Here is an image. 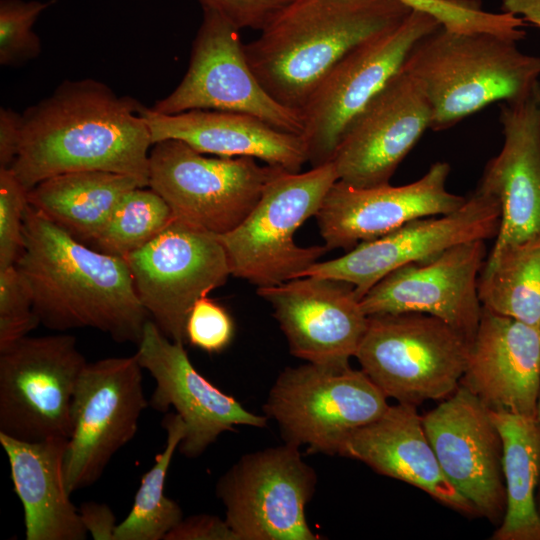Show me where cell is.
I'll return each instance as SVG.
<instances>
[{
	"label": "cell",
	"instance_id": "cell-38",
	"mask_svg": "<svg viewBox=\"0 0 540 540\" xmlns=\"http://www.w3.org/2000/svg\"><path fill=\"white\" fill-rule=\"evenodd\" d=\"M164 540H240L226 520L215 515L198 514L183 518Z\"/></svg>",
	"mask_w": 540,
	"mask_h": 540
},
{
	"label": "cell",
	"instance_id": "cell-39",
	"mask_svg": "<svg viewBox=\"0 0 540 540\" xmlns=\"http://www.w3.org/2000/svg\"><path fill=\"white\" fill-rule=\"evenodd\" d=\"M81 522L94 540H114L116 516L109 505L87 501L79 506Z\"/></svg>",
	"mask_w": 540,
	"mask_h": 540
},
{
	"label": "cell",
	"instance_id": "cell-12",
	"mask_svg": "<svg viewBox=\"0 0 540 540\" xmlns=\"http://www.w3.org/2000/svg\"><path fill=\"white\" fill-rule=\"evenodd\" d=\"M316 483L298 448L285 444L242 456L219 478L216 495L240 540H316L305 516Z\"/></svg>",
	"mask_w": 540,
	"mask_h": 540
},
{
	"label": "cell",
	"instance_id": "cell-42",
	"mask_svg": "<svg viewBox=\"0 0 540 540\" xmlns=\"http://www.w3.org/2000/svg\"><path fill=\"white\" fill-rule=\"evenodd\" d=\"M537 418L540 420V394H539V399H538ZM536 502H537V508L540 514V485H539L537 495H536Z\"/></svg>",
	"mask_w": 540,
	"mask_h": 540
},
{
	"label": "cell",
	"instance_id": "cell-29",
	"mask_svg": "<svg viewBox=\"0 0 540 540\" xmlns=\"http://www.w3.org/2000/svg\"><path fill=\"white\" fill-rule=\"evenodd\" d=\"M478 294L482 307L540 328V240L490 253Z\"/></svg>",
	"mask_w": 540,
	"mask_h": 540
},
{
	"label": "cell",
	"instance_id": "cell-22",
	"mask_svg": "<svg viewBox=\"0 0 540 540\" xmlns=\"http://www.w3.org/2000/svg\"><path fill=\"white\" fill-rule=\"evenodd\" d=\"M504 141L482 173L478 190L500 205V227L490 253L540 240V81L501 102Z\"/></svg>",
	"mask_w": 540,
	"mask_h": 540
},
{
	"label": "cell",
	"instance_id": "cell-5",
	"mask_svg": "<svg viewBox=\"0 0 540 540\" xmlns=\"http://www.w3.org/2000/svg\"><path fill=\"white\" fill-rule=\"evenodd\" d=\"M338 180L332 161L306 172L281 171L265 187L248 216L217 235L231 275L260 287L300 278L329 251L325 245L295 243L297 229L319 211Z\"/></svg>",
	"mask_w": 540,
	"mask_h": 540
},
{
	"label": "cell",
	"instance_id": "cell-19",
	"mask_svg": "<svg viewBox=\"0 0 540 540\" xmlns=\"http://www.w3.org/2000/svg\"><path fill=\"white\" fill-rule=\"evenodd\" d=\"M135 354L155 381L149 406L159 412L173 407L186 424L178 447L183 456L199 457L220 434L235 431L236 425H266V416L251 413L201 375L184 344L169 339L152 319L145 324Z\"/></svg>",
	"mask_w": 540,
	"mask_h": 540
},
{
	"label": "cell",
	"instance_id": "cell-9",
	"mask_svg": "<svg viewBox=\"0 0 540 540\" xmlns=\"http://www.w3.org/2000/svg\"><path fill=\"white\" fill-rule=\"evenodd\" d=\"M440 25L434 16L412 10L399 25L355 47L331 69L300 112L312 167L332 161L353 120L402 70L416 42Z\"/></svg>",
	"mask_w": 540,
	"mask_h": 540
},
{
	"label": "cell",
	"instance_id": "cell-8",
	"mask_svg": "<svg viewBox=\"0 0 540 540\" xmlns=\"http://www.w3.org/2000/svg\"><path fill=\"white\" fill-rule=\"evenodd\" d=\"M388 407L386 395L362 369L308 362L280 373L263 410L278 423L286 444L334 455L352 432Z\"/></svg>",
	"mask_w": 540,
	"mask_h": 540
},
{
	"label": "cell",
	"instance_id": "cell-26",
	"mask_svg": "<svg viewBox=\"0 0 540 540\" xmlns=\"http://www.w3.org/2000/svg\"><path fill=\"white\" fill-rule=\"evenodd\" d=\"M67 438L22 441L0 433L14 491L24 509L27 540H85L79 509L65 485Z\"/></svg>",
	"mask_w": 540,
	"mask_h": 540
},
{
	"label": "cell",
	"instance_id": "cell-15",
	"mask_svg": "<svg viewBox=\"0 0 540 540\" xmlns=\"http://www.w3.org/2000/svg\"><path fill=\"white\" fill-rule=\"evenodd\" d=\"M500 218L498 201L476 188L459 209L437 217L412 220L379 238L358 244L343 256L318 261L301 277L347 282L361 300L377 282L397 268L433 259L460 243L495 238Z\"/></svg>",
	"mask_w": 540,
	"mask_h": 540
},
{
	"label": "cell",
	"instance_id": "cell-40",
	"mask_svg": "<svg viewBox=\"0 0 540 540\" xmlns=\"http://www.w3.org/2000/svg\"><path fill=\"white\" fill-rule=\"evenodd\" d=\"M22 115L8 108L0 109V169L11 168L19 149Z\"/></svg>",
	"mask_w": 540,
	"mask_h": 540
},
{
	"label": "cell",
	"instance_id": "cell-1",
	"mask_svg": "<svg viewBox=\"0 0 540 540\" xmlns=\"http://www.w3.org/2000/svg\"><path fill=\"white\" fill-rule=\"evenodd\" d=\"M145 107L93 79L65 81L22 114L11 170L27 191L55 175L101 170L149 186L153 146Z\"/></svg>",
	"mask_w": 540,
	"mask_h": 540
},
{
	"label": "cell",
	"instance_id": "cell-6",
	"mask_svg": "<svg viewBox=\"0 0 540 540\" xmlns=\"http://www.w3.org/2000/svg\"><path fill=\"white\" fill-rule=\"evenodd\" d=\"M471 342L441 319L423 313L368 316L355 357L362 370L398 403L442 400L459 386Z\"/></svg>",
	"mask_w": 540,
	"mask_h": 540
},
{
	"label": "cell",
	"instance_id": "cell-16",
	"mask_svg": "<svg viewBox=\"0 0 540 540\" xmlns=\"http://www.w3.org/2000/svg\"><path fill=\"white\" fill-rule=\"evenodd\" d=\"M485 258V240L457 244L433 259L393 270L363 296L361 307L367 316L428 314L472 343L482 313L478 282Z\"/></svg>",
	"mask_w": 540,
	"mask_h": 540
},
{
	"label": "cell",
	"instance_id": "cell-10",
	"mask_svg": "<svg viewBox=\"0 0 540 540\" xmlns=\"http://www.w3.org/2000/svg\"><path fill=\"white\" fill-rule=\"evenodd\" d=\"M87 363L70 334L27 335L0 350V433L29 442L69 439Z\"/></svg>",
	"mask_w": 540,
	"mask_h": 540
},
{
	"label": "cell",
	"instance_id": "cell-33",
	"mask_svg": "<svg viewBox=\"0 0 540 540\" xmlns=\"http://www.w3.org/2000/svg\"><path fill=\"white\" fill-rule=\"evenodd\" d=\"M47 4L40 1H0V63L19 65L41 52L33 25Z\"/></svg>",
	"mask_w": 540,
	"mask_h": 540
},
{
	"label": "cell",
	"instance_id": "cell-7",
	"mask_svg": "<svg viewBox=\"0 0 540 540\" xmlns=\"http://www.w3.org/2000/svg\"><path fill=\"white\" fill-rule=\"evenodd\" d=\"M283 170L252 157H207L168 139L150 150L148 187L167 202L175 220L222 235L248 216Z\"/></svg>",
	"mask_w": 540,
	"mask_h": 540
},
{
	"label": "cell",
	"instance_id": "cell-34",
	"mask_svg": "<svg viewBox=\"0 0 540 540\" xmlns=\"http://www.w3.org/2000/svg\"><path fill=\"white\" fill-rule=\"evenodd\" d=\"M39 324L30 287L17 266L0 269V350L27 336Z\"/></svg>",
	"mask_w": 540,
	"mask_h": 540
},
{
	"label": "cell",
	"instance_id": "cell-14",
	"mask_svg": "<svg viewBox=\"0 0 540 540\" xmlns=\"http://www.w3.org/2000/svg\"><path fill=\"white\" fill-rule=\"evenodd\" d=\"M203 9L188 69L179 85L151 108L161 114L216 110L247 114L276 129L301 135V113L274 100L247 61L239 30Z\"/></svg>",
	"mask_w": 540,
	"mask_h": 540
},
{
	"label": "cell",
	"instance_id": "cell-35",
	"mask_svg": "<svg viewBox=\"0 0 540 540\" xmlns=\"http://www.w3.org/2000/svg\"><path fill=\"white\" fill-rule=\"evenodd\" d=\"M27 193L10 168L0 169V269L16 265L23 250Z\"/></svg>",
	"mask_w": 540,
	"mask_h": 540
},
{
	"label": "cell",
	"instance_id": "cell-13",
	"mask_svg": "<svg viewBox=\"0 0 540 540\" xmlns=\"http://www.w3.org/2000/svg\"><path fill=\"white\" fill-rule=\"evenodd\" d=\"M124 259L150 318L169 339L182 344L194 304L231 275L218 236L178 220Z\"/></svg>",
	"mask_w": 540,
	"mask_h": 540
},
{
	"label": "cell",
	"instance_id": "cell-27",
	"mask_svg": "<svg viewBox=\"0 0 540 540\" xmlns=\"http://www.w3.org/2000/svg\"><path fill=\"white\" fill-rule=\"evenodd\" d=\"M144 187L136 178L101 170L63 173L27 193L28 204L83 243H91L115 206L130 190Z\"/></svg>",
	"mask_w": 540,
	"mask_h": 540
},
{
	"label": "cell",
	"instance_id": "cell-32",
	"mask_svg": "<svg viewBox=\"0 0 540 540\" xmlns=\"http://www.w3.org/2000/svg\"><path fill=\"white\" fill-rule=\"evenodd\" d=\"M413 10L434 16L442 26L458 32H489L520 41L525 21L507 12H489L481 0H398Z\"/></svg>",
	"mask_w": 540,
	"mask_h": 540
},
{
	"label": "cell",
	"instance_id": "cell-36",
	"mask_svg": "<svg viewBox=\"0 0 540 540\" xmlns=\"http://www.w3.org/2000/svg\"><path fill=\"white\" fill-rule=\"evenodd\" d=\"M233 334V320L224 307L207 296L194 304L186 322L187 342L208 353H218L230 344Z\"/></svg>",
	"mask_w": 540,
	"mask_h": 540
},
{
	"label": "cell",
	"instance_id": "cell-37",
	"mask_svg": "<svg viewBox=\"0 0 540 540\" xmlns=\"http://www.w3.org/2000/svg\"><path fill=\"white\" fill-rule=\"evenodd\" d=\"M294 0H199L202 8H208L223 17L232 26L262 31Z\"/></svg>",
	"mask_w": 540,
	"mask_h": 540
},
{
	"label": "cell",
	"instance_id": "cell-11",
	"mask_svg": "<svg viewBox=\"0 0 540 540\" xmlns=\"http://www.w3.org/2000/svg\"><path fill=\"white\" fill-rule=\"evenodd\" d=\"M136 354L87 363L72 403V434L64 458L70 494L99 480L112 457L135 436L149 406Z\"/></svg>",
	"mask_w": 540,
	"mask_h": 540
},
{
	"label": "cell",
	"instance_id": "cell-18",
	"mask_svg": "<svg viewBox=\"0 0 540 540\" xmlns=\"http://www.w3.org/2000/svg\"><path fill=\"white\" fill-rule=\"evenodd\" d=\"M432 111L420 83L401 70L353 120L332 162L338 180L357 188L388 184L430 129Z\"/></svg>",
	"mask_w": 540,
	"mask_h": 540
},
{
	"label": "cell",
	"instance_id": "cell-31",
	"mask_svg": "<svg viewBox=\"0 0 540 540\" xmlns=\"http://www.w3.org/2000/svg\"><path fill=\"white\" fill-rule=\"evenodd\" d=\"M175 220L167 202L150 187L128 191L90 243L98 251L124 258L157 237Z\"/></svg>",
	"mask_w": 540,
	"mask_h": 540
},
{
	"label": "cell",
	"instance_id": "cell-4",
	"mask_svg": "<svg viewBox=\"0 0 540 540\" xmlns=\"http://www.w3.org/2000/svg\"><path fill=\"white\" fill-rule=\"evenodd\" d=\"M517 42L442 25L416 42L402 70L426 94L431 130H446L493 102L516 99L539 80L540 57L521 52Z\"/></svg>",
	"mask_w": 540,
	"mask_h": 540
},
{
	"label": "cell",
	"instance_id": "cell-30",
	"mask_svg": "<svg viewBox=\"0 0 540 540\" xmlns=\"http://www.w3.org/2000/svg\"><path fill=\"white\" fill-rule=\"evenodd\" d=\"M167 437L163 451L156 455L154 465L141 478L132 508L118 523L114 540H164L168 532L182 519L177 502L164 493L168 469L175 451L186 435V424L177 413L162 420Z\"/></svg>",
	"mask_w": 540,
	"mask_h": 540
},
{
	"label": "cell",
	"instance_id": "cell-41",
	"mask_svg": "<svg viewBox=\"0 0 540 540\" xmlns=\"http://www.w3.org/2000/svg\"><path fill=\"white\" fill-rule=\"evenodd\" d=\"M503 12L517 15L540 28V0H501Z\"/></svg>",
	"mask_w": 540,
	"mask_h": 540
},
{
	"label": "cell",
	"instance_id": "cell-28",
	"mask_svg": "<svg viewBox=\"0 0 540 540\" xmlns=\"http://www.w3.org/2000/svg\"><path fill=\"white\" fill-rule=\"evenodd\" d=\"M502 440L506 508L493 540H540V420L490 409Z\"/></svg>",
	"mask_w": 540,
	"mask_h": 540
},
{
	"label": "cell",
	"instance_id": "cell-25",
	"mask_svg": "<svg viewBox=\"0 0 540 540\" xmlns=\"http://www.w3.org/2000/svg\"><path fill=\"white\" fill-rule=\"evenodd\" d=\"M144 115L153 144L180 140L203 154L252 157L290 172H300L308 162L301 135L247 114L200 109L161 114L145 108Z\"/></svg>",
	"mask_w": 540,
	"mask_h": 540
},
{
	"label": "cell",
	"instance_id": "cell-24",
	"mask_svg": "<svg viewBox=\"0 0 540 540\" xmlns=\"http://www.w3.org/2000/svg\"><path fill=\"white\" fill-rule=\"evenodd\" d=\"M338 454L415 486L456 511L477 513L443 474L414 405L389 406L378 419L352 432Z\"/></svg>",
	"mask_w": 540,
	"mask_h": 540
},
{
	"label": "cell",
	"instance_id": "cell-17",
	"mask_svg": "<svg viewBox=\"0 0 540 540\" xmlns=\"http://www.w3.org/2000/svg\"><path fill=\"white\" fill-rule=\"evenodd\" d=\"M422 423L448 481L477 513L498 520L505 513L506 488L502 440L490 409L459 385Z\"/></svg>",
	"mask_w": 540,
	"mask_h": 540
},
{
	"label": "cell",
	"instance_id": "cell-2",
	"mask_svg": "<svg viewBox=\"0 0 540 540\" xmlns=\"http://www.w3.org/2000/svg\"><path fill=\"white\" fill-rule=\"evenodd\" d=\"M23 238L16 266L40 324L59 332L93 328L138 345L151 318L124 258L88 247L29 204Z\"/></svg>",
	"mask_w": 540,
	"mask_h": 540
},
{
	"label": "cell",
	"instance_id": "cell-21",
	"mask_svg": "<svg viewBox=\"0 0 540 540\" xmlns=\"http://www.w3.org/2000/svg\"><path fill=\"white\" fill-rule=\"evenodd\" d=\"M273 309L291 354L309 363L347 367L368 325L354 287L304 276L257 289Z\"/></svg>",
	"mask_w": 540,
	"mask_h": 540
},
{
	"label": "cell",
	"instance_id": "cell-3",
	"mask_svg": "<svg viewBox=\"0 0 540 540\" xmlns=\"http://www.w3.org/2000/svg\"><path fill=\"white\" fill-rule=\"evenodd\" d=\"M412 10L398 0H294L244 44V52L265 91L301 112L346 54L396 27Z\"/></svg>",
	"mask_w": 540,
	"mask_h": 540
},
{
	"label": "cell",
	"instance_id": "cell-20",
	"mask_svg": "<svg viewBox=\"0 0 540 540\" xmlns=\"http://www.w3.org/2000/svg\"><path fill=\"white\" fill-rule=\"evenodd\" d=\"M449 174V163L438 161L421 178L401 186L357 188L337 180L315 215L324 245L349 251L412 220L459 209L467 196L447 190Z\"/></svg>",
	"mask_w": 540,
	"mask_h": 540
},
{
	"label": "cell",
	"instance_id": "cell-23",
	"mask_svg": "<svg viewBox=\"0 0 540 540\" xmlns=\"http://www.w3.org/2000/svg\"><path fill=\"white\" fill-rule=\"evenodd\" d=\"M459 385L491 410L537 417L540 328L482 307Z\"/></svg>",
	"mask_w": 540,
	"mask_h": 540
}]
</instances>
